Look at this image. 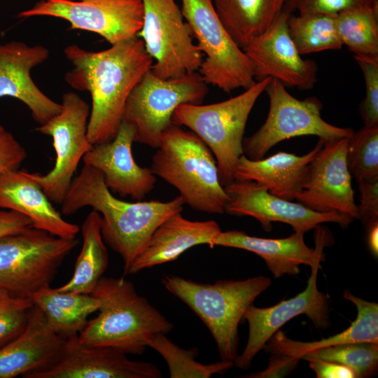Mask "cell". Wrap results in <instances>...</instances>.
Segmentation results:
<instances>
[{
	"label": "cell",
	"instance_id": "cell-1",
	"mask_svg": "<svg viewBox=\"0 0 378 378\" xmlns=\"http://www.w3.org/2000/svg\"><path fill=\"white\" fill-rule=\"evenodd\" d=\"M64 53L72 68L64 79L72 88L88 91L91 97L88 137L92 145L111 141L122 123L127 99L153 58L142 39L135 36L102 51H90L76 44Z\"/></svg>",
	"mask_w": 378,
	"mask_h": 378
},
{
	"label": "cell",
	"instance_id": "cell-2",
	"mask_svg": "<svg viewBox=\"0 0 378 378\" xmlns=\"http://www.w3.org/2000/svg\"><path fill=\"white\" fill-rule=\"evenodd\" d=\"M184 204L180 196L168 202L118 199L106 186L101 172L84 164L74 178L61 211L71 215L88 206L97 211L102 217L103 239L121 256L125 275L154 230L168 217L181 212Z\"/></svg>",
	"mask_w": 378,
	"mask_h": 378
},
{
	"label": "cell",
	"instance_id": "cell-3",
	"mask_svg": "<svg viewBox=\"0 0 378 378\" xmlns=\"http://www.w3.org/2000/svg\"><path fill=\"white\" fill-rule=\"evenodd\" d=\"M91 294L101 300V306L97 316L78 334L82 343L141 355L155 335L173 330V324L124 278L102 276Z\"/></svg>",
	"mask_w": 378,
	"mask_h": 378
},
{
	"label": "cell",
	"instance_id": "cell-4",
	"mask_svg": "<svg viewBox=\"0 0 378 378\" xmlns=\"http://www.w3.org/2000/svg\"><path fill=\"white\" fill-rule=\"evenodd\" d=\"M150 169L174 186L192 209L215 214L225 212L229 197L220 182L216 158L193 132L174 123L167 127Z\"/></svg>",
	"mask_w": 378,
	"mask_h": 378
},
{
	"label": "cell",
	"instance_id": "cell-5",
	"mask_svg": "<svg viewBox=\"0 0 378 378\" xmlns=\"http://www.w3.org/2000/svg\"><path fill=\"white\" fill-rule=\"evenodd\" d=\"M161 283L203 321L214 337L222 360L234 361L239 354L238 326L255 298L271 285L258 276L244 280L203 284L176 275H164Z\"/></svg>",
	"mask_w": 378,
	"mask_h": 378
},
{
	"label": "cell",
	"instance_id": "cell-6",
	"mask_svg": "<svg viewBox=\"0 0 378 378\" xmlns=\"http://www.w3.org/2000/svg\"><path fill=\"white\" fill-rule=\"evenodd\" d=\"M272 78L258 80L251 87L223 102L202 105L183 104L174 111L172 122L188 127L214 154L223 187L234 181L237 160L248 115Z\"/></svg>",
	"mask_w": 378,
	"mask_h": 378
},
{
	"label": "cell",
	"instance_id": "cell-7",
	"mask_svg": "<svg viewBox=\"0 0 378 378\" xmlns=\"http://www.w3.org/2000/svg\"><path fill=\"white\" fill-rule=\"evenodd\" d=\"M78 240L31 227L0 239V288L29 297L50 285Z\"/></svg>",
	"mask_w": 378,
	"mask_h": 378
},
{
	"label": "cell",
	"instance_id": "cell-8",
	"mask_svg": "<svg viewBox=\"0 0 378 378\" xmlns=\"http://www.w3.org/2000/svg\"><path fill=\"white\" fill-rule=\"evenodd\" d=\"M207 93V84L198 71L163 79L150 69L129 95L122 120L134 127L135 142L158 148L176 108L201 104Z\"/></svg>",
	"mask_w": 378,
	"mask_h": 378
},
{
	"label": "cell",
	"instance_id": "cell-9",
	"mask_svg": "<svg viewBox=\"0 0 378 378\" xmlns=\"http://www.w3.org/2000/svg\"><path fill=\"white\" fill-rule=\"evenodd\" d=\"M181 12L205 58L198 69L205 83L226 93L253 85L251 63L218 18L212 0H181Z\"/></svg>",
	"mask_w": 378,
	"mask_h": 378
},
{
	"label": "cell",
	"instance_id": "cell-10",
	"mask_svg": "<svg viewBox=\"0 0 378 378\" xmlns=\"http://www.w3.org/2000/svg\"><path fill=\"white\" fill-rule=\"evenodd\" d=\"M265 91L270 100L267 118L253 134L243 139V153L250 160L263 158L271 148L293 137L314 135L332 140L349 138L354 132L351 128L335 126L324 120L321 114L323 105L316 97L298 99L274 78Z\"/></svg>",
	"mask_w": 378,
	"mask_h": 378
},
{
	"label": "cell",
	"instance_id": "cell-11",
	"mask_svg": "<svg viewBox=\"0 0 378 378\" xmlns=\"http://www.w3.org/2000/svg\"><path fill=\"white\" fill-rule=\"evenodd\" d=\"M143 24L138 34L155 61L151 71L167 79L197 71L203 54L193 43L189 24L175 0H141Z\"/></svg>",
	"mask_w": 378,
	"mask_h": 378
},
{
	"label": "cell",
	"instance_id": "cell-12",
	"mask_svg": "<svg viewBox=\"0 0 378 378\" xmlns=\"http://www.w3.org/2000/svg\"><path fill=\"white\" fill-rule=\"evenodd\" d=\"M60 112L36 130L52 139L55 151L53 168L46 174L30 173L53 203L62 204L75 177L78 166L93 145L88 137L90 106L74 92L62 98Z\"/></svg>",
	"mask_w": 378,
	"mask_h": 378
},
{
	"label": "cell",
	"instance_id": "cell-13",
	"mask_svg": "<svg viewBox=\"0 0 378 378\" xmlns=\"http://www.w3.org/2000/svg\"><path fill=\"white\" fill-rule=\"evenodd\" d=\"M141 0H41L19 18L48 16L70 24L69 29L99 34L111 45L137 36L143 24Z\"/></svg>",
	"mask_w": 378,
	"mask_h": 378
},
{
	"label": "cell",
	"instance_id": "cell-14",
	"mask_svg": "<svg viewBox=\"0 0 378 378\" xmlns=\"http://www.w3.org/2000/svg\"><path fill=\"white\" fill-rule=\"evenodd\" d=\"M349 138L324 140L307 166L298 202L318 212H337L358 218L346 161Z\"/></svg>",
	"mask_w": 378,
	"mask_h": 378
},
{
	"label": "cell",
	"instance_id": "cell-15",
	"mask_svg": "<svg viewBox=\"0 0 378 378\" xmlns=\"http://www.w3.org/2000/svg\"><path fill=\"white\" fill-rule=\"evenodd\" d=\"M224 188L229 197L225 212L253 217L265 231L271 230L272 222L288 224L294 232L305 233L323 223H335L345 227L354 220L343 214L318 212L299 202L282 199L253 181H233Z\"/></svg>",
	"mask_w": 378,
	"mask_h": 378
},
{
	"label": "cell",
	"instance_id": "cell-16",
	"mask_svg": "<svg viewBox=\"0 0 378 378\" xmlns=\"http://www.w3.org/2000/svg\"><path fill=\"white\" fill-rule=\"evenodd\" d=\"M122 350L82 343L74 335L64 340L50 365L24 378H160L156 365L130 359Z\"/></svg>",
	"mask_w": 378,
	"mask_h": 378
},
{
	"label": "cell",
	"instance_id": "cell-17",
	"mask_svg": "<svg viewBox=\"0 0 378 378\" xmlns=\"http://www.w3.org/2000/svg\"><path fill=\"white\" fill-rule=\"evenodd\" d=\"M320 267V263L311 267L307 287L296 296L270 307L260 308L252 304L248 308L244 318L248 323V337L243 352L234 363L237 368L248 369L270 337L298 315L305 314L318 329L330 326V299L318 289L316 284Z\"/></svg>",
	"mask_w": 378,
	"mask_h": 378
},
{
	"label": "cell",
	"instance_id": "cell-18",
	"mask_svg": "<svg viewBox=\"0 0 378 378\" xmlns=\"http://www.w3.org/2000/svg\"><path fill=\"white\" fill-rule=\"evenodd\" d=\"M290 15L282 10L265 31L242 50L255 80L270 77L286 87L309 90L317 81L318 66L312 59H302L291 40L287 27Z\"/></svg>",
	"mask_w": 378,
	"mask_h": 378
},
{
	"label": "cell",
	"instance_id": "cell-19",
	"mask_svg": "<svg viewBox=\"0 0 378 378\" xmlns=\"http://www.w3.org/2000/svg\"><path fill=\"white\" fill-rule=\"evenodd\" d=\"M49 55V50L42 45L29 46L18 41L0 43V98L10 97L22 102L39 125L62 109L61 103L42 92L31 75V70Z\"/></svg>",
	"mask_w": 378,
	"mask_h": 378
},
{
	"label": "cell",
	"instance_id": "cell-20",
	"mask_svg": "<svg viewBox=\"0 0 378 378\" xmlns=\"http://www.w3.org/2000/svg\"><path fill=\"white\" fill-rule=\"evenodd\" d=\"M135 136L134 127L122 120L115 136L110 141L93 145L83 161L101 172L113 194L138 201L154 188L156 178L150 168L141 167L135 162L132 152Z\"/></svg>",
	"mask_w": 378,
	"mask_h": 378
},
{
	"label": "cell",
	"instance_id": "cell-21",
	"mask_svg": "<svg viewBox=\"0 0 378 378\" xmlns=\"http://www.w3.org/2000/svg\"><path fill=\"white\" fill-rule=\"evenodd\" d=\"M315 248L307 246L304 232H294L289 237L281 239L261 238L249 236L239 230L220 232L213 242L214 246L232 247L251 251L265 262L275 278L284 275H297L302 265L312 267L324 261L323 248L326 234L318 225Z\"/></svg>",
	"mask_w": 378,
	"mask_h": 378
},
{
	"label": "cell",
	"instance_id": "cell-22",
	"mask_svg": "<svg viewBox=\"0 0 378 378\" xmlns=\"http://www.w3.org/2000/svg\"><path fill=\"white\" fill-rule=\"evenodd\" d=\"M0 209L29 218L32 226L53 235L74 239L76 224L65 220L30 173L19 169L0 173Z\"/></svg>",
	"mask_w": 378,
	"mask_h": 378
},
{
	"label": "cell",
	"instance_id": "cell-23",
	"mask_svg": "<svg viewBox=\"0 0 378 378\" xmlns=\"http://www.w3.org/2000/svg\"><path fill=\"white\" fill-rule=\"evenodd\" d=\"M220 232L215 220L192 221L183 217L181 212L176 213L154 230L125 275L174 261L195 246L208 244L213 248V242Z\"/></svg>",
	"mask_w": 378,
	"mask_h": 378
},
{
	"label": "cell",
	"instance_id": "cell-24",
	"mask_svg": "<svg viewBox=\"0 0 378 378\" xmlns=\"http://www.w3.org/2000/svg\"><path fill=\"white\" fill-rule=\"evenodd\" d=\"M64 340L50 328L34 304L24 331L0 346V378L24 377L45 368L57 358Z\"/></svg>",
	"mask_w": 378,
	"mask_h": 378
},
{
	"label": "cell",
	"instance_id": "cell-25",
	"mask_svg": "<svg viewBox=\"0 0 378 378\" xmlns=\"http://www.w3.org/2000/svg\"><path fill=\"white\" fill-rule=\"evenodd\" d=\"M324 139L318 138L314 148L304 155L278 152L267 158L253 160L244 154L234 171V181H253L282 199L293 201L302 190L307 166L322 148Z\"/></svg>",
	"mask_w": 378,
	"mask_h": 378
},
{
	"label": "cell",
	"instance_id": "cell-26",
	"mask_svg": "<svg viewBox=\"0 0 378 378\" xmlns=\"http://www.w3.org/2000/svg\"><path fill=\"white\" fill-rule=\"evenodd\" d=\"M343 296L354 303L357 309V316L347 329L326 339L312 342L290 340L279 330L263 349L271 354L280 355L288 362L298 364L302 356L317 349L352 342L378 343V304L358 298L348 290L344 291Z\"/></svg>",
	"mask_w": 378,
	"mask_h": 378
},
{
	"label": "cell",
	"instance_id": "cell-27",
	"mask_svg": "<svg viewBox=\"0 0 378 378\" xmlns=\"http://www.w3.org/2000/svg\"><path fill=\"white\" fill-rule=\"evenodd\" d=\"M50 328L66 340L83 330L88 316L99 310L101 300L92 295L62 292L46 286L29 295Z\"/></svg>",
	"mask_w": 378,
	"mask_h": 378
},
{
	"label": "cell",
	"instance_id": "cell-28",
	"mask_svg": "<svg viewBox=\"0 0 378 378\" xmlns=\"http://www.w3.org/2000/svg\"><path fill=\"white\" fill-rule=\"evenodd\" d=\"M212 1L223 24L242 49L270 27L286 0Z\"/></svg>",
	"mask_w": 378,
	"mask_h": 378
},
{
	"label": "cell",
	"instance_id": "cell-29",
	"mask_svg": "<svg viewBox=\"0 0 378 378\" xmlns=\"http://www.w3.org/2000/svg\"><path fill=\"white\" fill-rule=\"evenodd\" d=\"M83 246L72 277L57 289L62 292L91 294L108 265V254L102 235V217L92 210L81 227Z\"/></svg>",
	"mask_w": 378,
	"mask_h": 378
},
{
	"label": "cell",
	"instance_id": "cell-30",
	"mask_svg": "<svg viewBox=\"0 0 378 378\" xmlns=\"http://www.w3.org/2000/svg\"><path fill=\"white\" fill-rule=\"evenodd\" d=\"M287 27L289 36L301 55L338 50L343 46L336 27V14L290 15Z\"/></svg>",
	"mask_w": 378,
	"mask_h": 378
},
{
	"label": "cell",
	"instance_id": "cell-31",
	"mask_svg": "<svg viewBox=\"0 0 378 378\" xmlns=\"http://www.w3.org/2000/svg\"><path fill=\"white\" fill-rule=\"evenodd\" d=\"M340 38L355 56L378 58V4L336 14Z\"/></svg>",
	"mask_w": 378,
	"mask_h": 378
},
{
	"label": "cell",
	"instance_id": "cell-32",
	"mask_svg": "<svg viewBox=\"0 0 378 378\" xmlns=\"http://www.w3.org/2000/svg\"><path fill=\"white\" fill-rule=\"evenodd\" d=\"M166 361L171 378H209L215 374H222L234 365L233 361L220 360L217 363L204 364L196 360L198 349L195 347L186 350L165 336L155 335L148 343Z\"/></svg>",
	"mask_w": 378,
	"mask_h": 378
},
{
	"label": "cell",
	"instance_id": "cell-33",
	"mask_svg": "<svg viewBox=\"0 0 378 378\" xmlns=\"http://www.w3.org/2000/svg\"><path fill=\"white\" fill-rule=\"evenodd\" d=\"M321 359L350 368L356 378L374 375L378 368V343L352 342L317 349L301 360Z\"/></svg>",
	"mask_w": 378,
	"mask_h": 378
},
{
	"label": "cell",
	"instance_id": "cell-34",
	"mask_svg": "<svg viewBox=\"0 0 378 378\" xmlns=\"http://www.w3.org/2000/svg\"><path fill=\"white\" fill-rule=\"evenodd\" d=\"M346 161L357 182L378 178V123L354 131L348 141Z\"/></svg>",
	"mask_w": 378,
	"mask_h": 378
},
{
	"label": "cell",
	"instance_id": "cell-35",
	"mask_svg": "<svg viewBox=\"0 0 378 378\" xmlns=\"http://www.w3.org/2000/svg\"><path fill=\"white\" fill-rule=\"evenodd\" d=\"M33 306L29 297L18 295L0 288V346L24 331Z\"/></svg>",
	"mask_w": 378,
	"mask_h": 378
},
{
	"label": "cell",
	"instance_id": "cell-36",
	"mask_svg": "<svg viewBox=\"0 0 378 378\" xmlns=\"http://www.w3.org/2000/svg\"><path fill=\"white\" fill-rule=\"evenodd\" d=\"M365 83V96L359 106L364 125L378 123V58L355 56Z\"/></svg>",
	"mask_w": 378,
	"mask_h": 378
},
{
	"label": "cell",
	"instance_id": "cell-37",
	"mask_svg": "<svg viewBox=\"0 0 378 378\" xmlns=\"http://www.w3.org/2000/svg\"><path fill=\"white\" fill-rule=\"evenodd\" d=\"M377 4L378 0H286L283 10L289 14L294 11L299 14H337L351 8Z\"/></svg>",
	"mask_w": 378,
	"mask_h": 378
},
{
	"label": "cell",
	"instance_id": "cell-38",
	"mask_svg": "<svg viewBox=\"0 0 378 378\" xmlns=\"http://www.w3.org/2000/svg\"><path fill=\"white\" fill-rule=\"evenodd\" d=\"M360 203L357 205L358 218L368 230L378 224V178L358 182Z\"/></svg>",
	"mask_w": 378,
	"mask_h": 378
},
{
	"label": "cell",
	"instance_id": "cell-39",
	"mask_svg": "<svg viewBox=\"0 0 378 378\" xmlns=\"http://www.w3.org/2000/svg\"><path fill=\"white\" fill-rule=\"evenodd\" d=\"M27 155L23 146L0 125V173L19 169Z\"/></svg>",
	"mask_w": 378,
	"mask_h": 378
},
{
	"label": "cell",
	"instance_id": "cell-40",
	"mask_svg": "<svg viewBox=\"0 0 378 378\" xmlns=\"http://www.w3.org/2000/svg\"><path fill=\"white\" fill-rule=\"evenodd\" d=\"M307 361L317 378H356L355 373L344 365L321 359Z\"/></svg>",
	"mask_w": 378,
	"mask_h": 378
},
{
	"label": "cell",
	"instance_id": "cell-41",
	"mask_svg": "<svg viewBox=\"0 0 378 378\" xmlns=\"http://www.w3.org/2000/svg\"><path fill=\"white\" fill-rule=\"evenodd\" d=\"M32 226L31 220L18 212L0 209V239Z\"/></svg>",
	"mask_w": 378,
	"mask_h": 378
},
{
	"label": "cell",
	"instance_id": "cell-42",
	"mask_svg": "<svg viewBox=\"0 0 378 378\" xmlns=\"http://www.w3.org/2000/svg\"><path fill=\"white\" fill-rule=\"evenodd\" d=\"M368 244L372 253L377 257L378 255V224H375L368 230Z\"/></svg>",
	"mask_w": 378,
	"mask_h": 378
}]
</instances>
